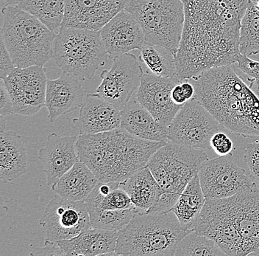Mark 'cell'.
I'll list each match as a JSON object with an SVG mask.
<instances>
[{"label": "cell", "mask_w": 259, "mask_h": 256, "mask_svg": "<svg viewBox=\"0 0 259 256\" xmlns=\"http://www.w3.org/2000/svg\"><path fill=\"white\" fill-rule=\"evenodd\" d=\"M67 0H21L16 6L39 19L55 33L62 27Z\"/></svg>", "instance_id": "83f0119b"}, {"label": "cell", "mask_w": 259, "mask_h": 256, "mask_svg": "<svg viewBox=\"0 0 259 256\" xmlns=\"http://www.w3.org/2000/svg\"><path fill=\"white\" fill-rule=\"evenodd\" d=\"M39 223L46 232V239L54 242L72 239L92 227L85 202L58 194L49 202Z\"/></svg>", "instance_id": "8fae6325"}, {"label": "cell", "mask_w": 259, "mask_h": 256, "mask_svg": "<svg viewBox=\"0 0 259 256\" xmlns=\"http://www.w3.org/2000/svg\"><path fill=\"white\" fill-rule=\"evenodd\" d=\"M102 40L109 57L113 58L134 50H141L145 44L143 30L137 19L122 10L100 30Z\"/></svg>", "instance_id": "ac0fdd59"}, {"label": "cell", "mask_w": 259, "mask_h": 256, "mask_svg": "<svg viewBox=\"0 0 259 256\" xmlns=\"http://www.w3.org/2000/svg\"><path fill=\"white\" fill-rule=\"evenodd\" d=\"M183 82L178 78H163L146 72L141 80L136 99L153 115L155 119L169 126L183 106L171 99V90L176 84Z\"/></svg>", "instance_id": "9a60e30c"}, {"label": "cell", "mask_w": 259, "mask_h": 256, "mask_svg": "<svg viewBox=\"0 0 259 256\" xmlns=\"http://www.w3.org/2000/svg\"><path fill=\"white\" fill-rule=\"evenodd\" d=\"M119 231L90 228L75 237L58 241L65 255H111L115 252Z\"/></svg>", "instance_id": "7402d4cb"}, {"label": "cell", "mask_w": 259, "mask_h": 256, "mask_svg": "<svg viewBox=\"0 0 259 256\" xmlns=\"http://www.w3.org/2000/svg\"><path fill=\"white\" fill-rule=\"evenodd\" d=\"M210 148L219 156H224L231 153V151L234 148V144L227 134L218 132L215 133L210 139Z\"/></svg>", "instance_id": "d590c367"}, {"label": "cell", "mask_w": 259, "mask_h": 256, "mask_svg": "<svg viewBox=\"0 0 259 256\" xmlns=\"http://www.w3.org/2000/svg\"><path fill=\"white\" fill-rule=\"evenodd\" d=\"M244 160L249 168L250 176L259 186V142L247 144L244 151Z\"/></svg>", "instance_id": "836d02e7"}, {"label": "cell", "mask_w": 259, "mask_h": 256, "mask_svg": "<svg viewBox=\"0 0 259 256\" xmlns=\"http://www.w3.org/2000/svg\"><path fill=\"white\" fill-rule=\"evenodd\" d=\"M99 182L93 171L79 161L52 186V190L65 199L85 202Z\"/></svg>", "instance_id": "d4e9b609"}, {"label": "cell", "mask_w": 259, "mask_h": 256, "mask_svg": "<svg viewBox=\"0 0 259 256\" xmlns=\"http://www.w3.org/2000/svg\"><path fill=\"white\" fill-rule=\"evenodd\" d=\"M139 61L152 74L163 78H178L176 58L171 51L159 45L146 43L141 48Z\"/></svg>", "instance_id": "f1b7e54d"}, {"label": "cell", "mask_w": 259, "mask_h": 256, "mask_svg": "<svg viewBox=\"0 0 259 256\" xmlns=\"http://www.w3.org/2000/svg\"><path fill=\"white\" fill-rule=\"evenodd\" d=\"M78 136H61L56 133L49 134L46 145L39 151V160L45 166L48 186L52 188L76 163L80 161L77 155Z\"/></svg>", "instance_id": "d6986e66"}, {"label": "cell", "mask_w": 259, "mask_h": 256, "mask_svg": "<svg viewBox=\"0 0 259 256\" xmlns=\"http://www.w3.org/2000/svg\"><path fill=\"white\" fill-rule=\"evenodd\" d=\"M16 66L1 37L0 42V78L3 80L12 74Z\"/></svg>", "instance_id": "8d00e7d4"}, {"label": "cell", "mask_w": 259, "mask_h": 256, "mask_svg": "<svg viewBox=\"0 0 259 256\" xmlns=\"http://www.w3.org/2000/svg\"><path fill=\"white\" fill-rule=\"evenodd\" d=\"M166 142L143 140L122 128L78 136L79 160L100 182H122L147 166L152 156Z\"/></svg>", "instance_id": "3957f363"}, {"label": "cell", "mask_w": 259, "mask_h": 256, "mask_svg": "<svg viewBox=\"0 0 259 256\" xmlns=\"http://www.w3.org/2000/svg\"><path fill=\"white\" fill-rule=\"evenodd\" d=\"M72 121L82 135L109 132L121 128V110L97 93L88 94Z\"/></svg>", "instance_id": "ffe728a7"}, {"label": "cell", "mask_w": 259, "mask_h": 256, "mask_svg": "<svg viewBox=\"0 0 259 256\" xmlns=\"http://www.w3.org/2000/svg\"><path fill=\"white\" fill-rule=\"evenodd\" d=\"M256 5H257V7H258V9H259V0H256Z\"/></svg>", "instance_id": "bcb514c9"}, {"label": "cell", "mask_w": 259, "mask_h": 256, "mask_svg": "<svg viewBox=\"0 0 259 256\" xmlns=\"http://www.w3.org/2000/svg\"><path fill=\"white\" fill-rule=\"evenodd\" d=\"M205 202L206 198L197 174L187 185L171 211L176 215L183 228L193 231Z\"/></svg>", "instance_id": "4316f807"}, {"label": "cell", "mask_w": 259, "mask_h": 256, "mask_svg": "<svg viewBox=\"0 0 259 256\" xmlns=\"http://www.w3.org/2000/svg\"><path fill=\"white\" fill-rule=\"evenodd\" d=\"M252 1L256 0H182L185 21L176 56L181 82L236 63L241 22Z\"/></svg>", "instance_id": "6da1fadb"}, {"label": "cell", "mask_w": 259, "mask_h": 256, "mask_svg": "<svg viewBox=\"0 0 259 256\" xmlns=\"http://www.w3.org/2000/svg\"><path fill=\"white\" fill-rule=\"evenodd\" d=\"M175 256L227 255L213 240L192 231L181 240Z\"/></svg>", "instance_id": "4dcf8cb0"}, {"label": "cell", "mask_w": 259, "mask_h": 256, "mask_svg": "<svg viewBox=\"0 0 259 256\" xmlns=\"http://www.w3.org/2000/svg\"><path fill=\"white\" fill-rule=\"evenodd\" d=\"M208 155L200 149L168 141L150 158L147 167L161 188L153 207L158 213H167L181 197Z\"/></svg>", "instance_id": "8992f818"}, {"label": "cell", "mask_w": 259, "mask_h": 256, "mask_svg": "<svg viewBox=\"0 0 259 256\" xmlns=\"http://www.w3.org/2000/svg\"><path fill=\"white\" fill-rule=\"evenodd\" d=\"M198 176L206 199L228 198L254 184L231 153L204 162Z\"/></svg>", "instance_id": "7c38bea8"}, {"label": "cell", "mask_w": 259, "mask_h": 256, "mask_svg": "<svg viewBox=\"0 0 259 256\" xmlns=\"http://www.w3.org/2000/svg\"><path fill=\"white\" fill-rule=\"evenodd\" d=\"M88 210L92 228L114 231H120L138 214L136 208L126 210L90 209Z\"/></svg>", "instance_id": "1f68e13d"}, {"label": "cell", "mask_w": 259, "mask_h": 256, "mask_svg": "<svg viewBox=\"0 0 259 256\" xmlns=\"http://www.w3.org/2000/svg\"><path fill=\"white\" fill-rule=\"evenodd\" d=\"M255 84V94H256L257 96L259 97V74L257 77L255 78L254 82H252V84H250V88L252 89V87H253V84Z\"/></svg>", "instance_id": "b9f144b4"}, {"label": "cell", "mask_w": 259, "mask_h": 256, "mask_svg": "<svg viewBox=\"0 0 259 256\" xmlns=\"http://www.w3.org/2000/svg\"><path fill=\"white\" fill-rule=\"evenodd\" d=\"M236 67L247 76L250 84L255 80L259 74V61L251 59L249 56L239 53L236 57Z\"/></svg>", "instance_id": "e575fe53"}, {"label": "cell", "mask_w": 259, "mask_h": 256, "mask_svg": "<svg viewBox=\"0 0 259 256\" xmlns=\"http://www.w3.org/2000/svg\"><path fill=\"white\" fill-rule=\"evenodd\" d=\"M139 61L130 53L113 58L111 69H104L100 75L102 82L96 93L122 109L140 86L144 72Z\"/></svg>", "instance_id": "4fadbf2b"}, {"label": "cell", "mask_w": 259, "mask_h": 256, "mask_svg": "<svg viewBox=\"0 0 259 256\" xmlns=\"http://www.w3.org/2000/svg\"><path fill=\"white\" fill-rule=\"evenodd\" d=\"M181 87H182L184 96L188 101L195 96V88H194L193 84L188 82V81H184V82H181Z\"/></svg>", "instance_id": "60d3db41"}, {"label": "cell", "mask_w": 259, "mask_h": 256, "mask_svg": "<svg viewBox=\"0 0 259 256\" xmlns=\"http://www.w3.org/2000/svg\"><path fill=\"white\" fill-rule=\"evenodd\" d=\"M171 99L176 104L179 105V106H184V104L188 101L184 96V92H183L182 87H181V82L179 84H176L173 87L171 90Z\"/></svg>", "instance_id": "ab89813d"}, {"label": "cell", "mask_w": 259, "mask_h": 256, "mask_svg": "<svg viewBox=\"0 0 259 256\" xmlns=\"http://www.w3.org/2000/svg\"><path fill=\"white\" fill-rule=\"evenodd\" d=\"M121 128L143 140L167 142L169 126L157 121L137 99L130 100L121 110Z\"/></svg>", "instance_id": "603a6c76"}, {"label": "cell", "mask_w": 259, "mask_h": 256, "mask_svg": "<svg viewBox=\"0 0 259 256\" xmlns=\"http://www.w3.org/2000/svg\"><path fill=\"white\" fill-rule=\"evenodd\" d=\"M193 231L214 241L227 255L244 256L229 198L206 199Z\"/></svg>", "instance_id": "30bf717a"}, {"label": "cell", "mask_w": 259, "mask_h": 256, "mask_svg": "<svg viewBox=\"0 0 259 256\" xmlns=\"http://www.w3.org/2000/svg\"><path fill=\"white\" fill-rule=\"evenodd\" d=\"M128 0H67L62 27L100 31Z\"/></svg>", "instance_id": "2e32d148"}, {"label": "cell", "mask_w": 259, "mask_h": 256, "mask_svg": "<svg viewBox=\"0 0 259 256\" xmlns=\"http://www.w3.org/2000/svg\"><path fill=\"white\" fill-rule=\"evenodd\" d=\"M116 188L109 194H102L96 187L91 193L88 198L85 199L88 210L90 209H100V210H126L136 208L131 202L128 194L124 189Z\"/></svg>", "instance_id": "d6a6232c"}, {"label": "cell", "mask_w": 259, "mask_h": 256, "mask_svg": "<svg viewBox=\"0 0 259 256\" xmlns=\"http://www.w3.org/2000/svg\"><path fill=\"white\" fill-rule=\"evenodd\" d=\"M239 53L247 56L259 53V9L255 1L251 2L241 22Z\"/></svg>", "instance_id": "f546056e"}, {"label": "cell", "mask_w": 259, "mask_h": 256, "mask_svg": "<svg viewBox=\"0 0 259 256\" xmlns=\"http://www.w3.org/2000/svg\"><path fill=\"white\" fill-rule=\"evenodd\" d=\"M1 37L17 68L44 66L53 58L56 33L16 6L2 9Z\"/></svg>", "instance_id": "5b68a950"}, {"label": "cell", "mask_w": 259, "mask_h": 256, "mask_svg": "<svg viewBox=\"0 0 259 256\" xmlns=\"http://www.w3.org/2000/svg\"><path fill=\"white\" fill-rule=\"evenodd\" d=\"M252 255H259V249L257 252H255V253L252 254Z\"/></svg>", "instance_id": "f6af8a7d"}, {"label": "cell", "mask_w": 259, "mask_h": 256, "mask_svg": "<svg viewBox=\"0 0 259 256\" xmlns=\"http://www.w3.org/2000/svg\"><path fill=\"white\" fill-rule=\"evenodd\" d=\"M192 80L196 98L220 125L238 135L259 137V97L234 64L210 68Z\"/></svg>", "instance_id": "7a4b0ae2"}, {"label": "cell", "mask_w": 259, "mask_h": 256, "mask_svg": "<svg viewBox=\"0 0 259 256\" xmlns=\"http://www.w3.org/2000/svg\"><path fill=\"white\" fill-rule=\"evenodd\" d=\"M124 9L140 24L146 43L163 47L176 58L185 21L182 0H128Z\"/></svg>", "instance_id": "ba28073f"}, {"label": "cell", "mask_w": 259, "mask_h": 256, "mask_svg": "<svg viewBox=\"0 0 259 256\" xmlns=\"http://www.w3.org/2000/svg\"><path fill=\"white\" fill-rule=\"evenodd\" d=\"M28 157L22 137L12 131H5L0 136V177L7 183L25 174Z\"/></svg>", "instance_id": "cb8c5ba5"}, {"label": "cell", "mask_w": 259, "mask_h": 256, "mask_svg": "<svg viewBox=\"0 0 259 256\" xmlns=\"http://www.w3.org/2000/svg\"><path fill=\"white\" fill-rule=\"evenodd\" d=\"M15 114L12 100L4 80L1 79L0 82V115L1 116L7 117Z\"/></svg>", "instance_id": "74e56055"}, {"label": "cell", "mask_w": 259, "mask_h": 256, "mask_svg": "<svg viewBox=\"0 0 259 256\" xmlns=\"http://www.w3.org/2000/svg\"><path fill=\"white\" fill-rule=\"evenodd\" d=\"M108 58L100 31L61 27L57 33L53 58L63 72L91 80Z\"/></svg>", "instance_id": "52a82bcc"}, {"label": "cell", "mask_w": 259, "mask_h": 256, "mask_svg": "<svg viewBox=\"0 0 259 256\" xmlns=\"http://www.w3.org/2000/svg\"><path fill=\"white\" fill-rule=\"evenodd\" d=\"M80 81L74 75L66 72H63L58 79H48L45 106L50 123L81 107L85 96Z\"/></svg>", "instance_id": "44dd1931"}, {"label": "cell", "mask_w": 259, "mask_h": 256, "mask_svg": "<svg viewBox=\"0 0 259 256\" xmlns=\"http://www.w3.org/2000/svg\"><path fill=\"white\" fill-rule=\"evenodd\" d=\"M121 183L138 214L147 213L161 192L159 185L147 166Z\"/></svg>", "instance_id": "484cf974"}, {"label": "cell", "mask_w": 259, "mask_h": 256, "mask_svg": "<svg viewBox=\"0 0 259 256\" xmlns=\"http://www.w3.org/2000/svg\"><path fill=\"white\" fill-rule=\"evenodd\" d=\"M191 231L181 226L171 211L137 214L119 231L115 252L118 255H174L181 240Z\"/></svg>", "instance_id": "277c9868"}, {"label": "cell", "mask_w": 259, "mask_h": 256, "mask_svg": "<svg viewBox=\"0 0 259 256\" xmlns=\"http://www.w3.org/2000/svg\"><path fill=\"white\" fill-rule=\"evenodd\" d=\"M5 117L1 116V121H0V128H1V132H5L6 129V123L4 120Z\"/></svg>", "instance_id": "7bdbcfd3"}, {"label": "cell", "mask_w": 259, "mask_h": 256, "mask_svg": "<svg viewBox=\"0 0 259 256\" xmlns=\"http://www.w3.org/2000/svg\"><path fill=\"white\" fill-rule=\"evenodd\" d=\"M235 223L242 238L244 256L259 249V190L251 187L228 197Z\"/></svg>", "instance_id": "e0dca14e"}, {"label": "cell", "mask_w": 259, "mask_h": 256, "mask_svg": "<svg viewBox=\"0 0 259 256\" xmlns=\"http://www.w3.org/2000/svg\"><path fill=\"white\" fill-rule=\"evenodd\" d=\"M21 0H8V6H16Z\"/></svg>", "instance_id": "ee69618b"}, {"label": "cell", "mask_w": 259, "mask_h": 256, "mask_svg": "<svg viewBox=\"0 0 259 256\" xmlns=\"http://www.w3.org/2000/svg\"><path fill=\"white\" fill-rule=\"evenodd\" d=\"M220 123L195 96L186 102L169 126V141L195 149L210 148Z\"/></svg>", "instance_id": "9c48e42d"}, {"label": "cell", "mask_w": 259, "mask_h": 256, "mask_svg": "<svg viewBox=\"0 0 259 256\" xmlns=\"http://www.w3.org/2000/svg\"><path fill=\"white\" fill-rule=\"evenodd\" d=\"M30 255H65L64 250L58 242L45 240V247L35 248Z\"/></svg>", "instance_id": "f35d334b"}, {"label": "cell", "mask_w": 259, "mask_h": 256, "mask_svg": "<svg viewBox=\"0 0 259 256\" xmlns=\"http://www.w3.org/2000/svg\"><path fill=\"white\" fill-rule=\"evenodd\" d=\"M48 78L44 66L17 68L4 79L15 114L32 116L46 106Z\"/></svg>", "instance_id": "5bb4252c"}]
</instances>
